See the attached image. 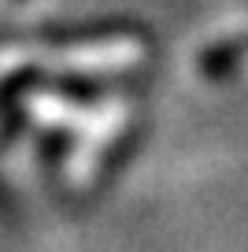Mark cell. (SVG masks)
<instances>
[{
  "label": "cell",
  "mask_w": 248,
  "mask_h": 252,
  "mask_svg": "<svg viewBox=\"0 0 248 252\" xmlns=\"http://www.w3.org/2000/svg\"><path fill=\"white\" fill-rule=\"evenodd\" d=\"M141 130L137 104L126 96H108L93 119L78 130V141L60 156V178L70 197H89L115 174Z\"/></svg>",
  "instance_id": "obj_1"
},
{
  "label": "cell",
  "mask_w": 248,
  "mask_h": 252,
  "mask_svg": "<svg viewBox=\"0 0 248 252\" xmlns=\"http://www.w3.org/2000/svg\"><path fill=\"white\" fill-rule=\"evenodd\" d=\"M48 56H56L67 78L74 82H123L148 67V37L137 26H96L56 37Z\"/></svg>",
  "instance_id": "obj_2"
}]
</instances>
